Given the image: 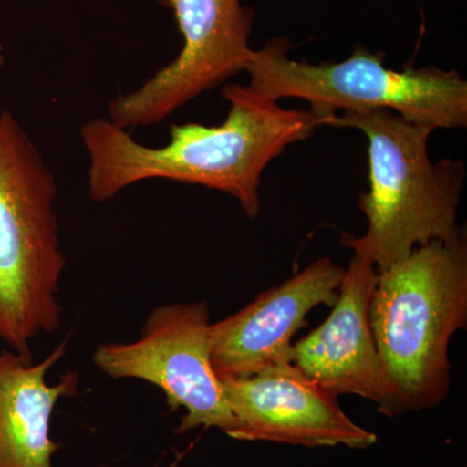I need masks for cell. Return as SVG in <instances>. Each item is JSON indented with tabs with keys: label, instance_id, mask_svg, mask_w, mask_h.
<instances>
[{
	"label": "cell",
	"instance_id": "6da1fadb",
	"mask_svg": "<svg viewBox=\"0 0 467 467\" xmlns=\"http://www.w3.org/2000/svg\"><path fill=\"white\" fill-rule=\"evenodd\" d=\"M230 109L217 126L173 125L165 146L137 142L131 131L109 119L82 125L88 153V193L109 202L135 183L168 180L198 184L233 196L245 216L260 213L261 175L291 144L303 142L324 126L310 110L288 109L248 86L226 85Z\"/></svg>",
	"mask_w": 467,
	"mask_h": 467
},
{
	"label": "cell",
	"instance_id": "7a4b0ae2",
	"mask_svg": "<svg viewBox=\"0 0 467 467\" xmlns=\"http://www.w3.org/2000/svg\"><path fill=\"white\" fill-rule=\"evenodd\" d=\"M371 331L393 417L441 404L451 389L450 344L467 325V245H420L378 272L370 301Z\"/></svg>",
	"mask_w": 467,
	"mask_h": 467
},
{
	"label": "cell",
	"instance_id": "3957f363",
	"mask_svg": "<svg viewBox=\"0 0 467 467\" xmlns=\"http://www.w3.org/2000/svg\"><path fill=\"white\" fill-rule=\"evenodd\" d=\"M364 133L368 140V190L359 196L367 233L343 235V244L364 252L378 272L431 242L462 236L457 225L465 165L431 161L427 142L434 129L414 124L389 109L343 112L333 125Z\"/></svg>",
	"mask_w": 467,
	"mask_h": 467
},
{
	"label": "cell",
	"instance_id": "277c9868",
	"mask_svg": "<svg viewBox=\"0 0 467 467\" xmlns=\"http://www.w3.org/2000/svg\"><path fill=\"white\" fill-rule=\"evenodd\" d=\"M57 182L9 112H0V340L33 359L30 343L60 327L67 266L57 213Z\"/></svg>",
	"mask_w": 467,
	"mask_h": 467
},
{
	"label": "cell",
	"instance_id": "5b68a950",
	"mask_svg": "<svg viewBox=\"0 0 467 467\" xmlns=\"http://www.w3.org/2000/svg\"><path fill=\"white\" fill-rule=\"evenodd\" d=\"M290 50L285 38L270 39L254 50L244 67L250 76L248 88L275 101L306 100L310 112L327 126L339 110L365 109L393 110L434 130L467 125V82L457 70L392 69L384 66L383 52L362 46L337 63L294 60Z\"/></svg>",
	"mask_w": 467,
	"mask_h": 467
},
{
	"label": "cell",
	"instance_id": "8992f818",
	"mask_svg": "<svg viewBox=\"0 0 467 467\" xmlns=\"http://www.w3.org/2000/svg\"><path fill=\"white\" fill-rule=\"evenodd\" d=\"M209 328L207 301L167 304L150 312L140 339L99 344L92 359L106 376L153 384L171 410L183 408L178 434L202 426L230 436L235 418L212 367Z\"/></svg>",
	"mask_w": 467,
	"mask_h": 467
},
{
	"label": "cell",
	"instance_id": "52a82bcc",
	"mask_svg": "<svg viewBox=\"0 0 467 467\" xmlns=\"http://www.w3.org/2000/svg\"><path fill=\"white\" fill-rule=\"evenodd\" d=\"M173 14L182 48L140 88L109 101V121L131 131L158 125L189 101L244 72L254 11L242 0H156Z\"/></svg>",
	"mask_w": 467,
	"mask_h": 467
},
{
	"label": "cell",
	"instance_id": "ba28073f",
	"mask_svg": "<svg viewBox=\"0 0 467 467\" xmlns=\"http://www.w3.org/2000/svg\"><path fill=\"white\" fill-rule=\"evenodd\" d=\"M235 418L230 438L304 447L367 450L377 435L362 429L340 408L337 398L309 379L291 361L276 362L259 373L221 380Z\"/></svg>",
	"mask_w": 467,
	"mask_h": 467
},
{
	"label": "cell",
	"instance_id": "9c48e42d",
	"mask_svg": "<svg viewBox=\"0 0 467 467\" xmlns=\"http://www.w3.org/2000/svg\"><path fill=\"white\" fill-rule=\"evenodd\" d=\"M346 267L328 257L313 261L276 287L261 292L244 308L211 324L209 343L214 373L239 379L291 361L292 339L318 306H334Z\"/></svg>",
	"mask_w": 467,
	"mask_h": 467
},
{
	"label": "cell",
	"instance_id": "30bf717a",
	"mask_svg": "<svg viewBox=\"0 0 467 467\" xmlns=\"http://www.w3.org/2000/svg\"><path fill=\"white\" fill-rule=\"evenodd\" d=\"M378 270L364 252L353 250L333 312L324 324L292 344L291 362L335 398L355 395L386 405L382 368L373 331L371 296Z\"/></svg>",
	"mask_w": 467,
	"mask_h": 467
},
{
	"label": "cell",
	"instance_id": "8fae6325",
	"mask_svg": "<svg viewBox=\"0 0 467 467\" xmlns=\"http://www.w3.org/2000/svg\"><path fill=\"white\" fill-rule=\"evenodd\" d=\"M67 340L39 364L11 349L0 352V467H54L60 444L52 441V411L60 399L78 391L72 371L48 386V371L64 358Z\"/></svg>",
	"mask_w": 467,
	"mask_h": 467
},
{
	"label": "cell",
	"instance_id": "7c38bea8",
	"mask_svg": "<svg viewBox=\"0 0 467 467\" xmlns=\"http://www.w3.org/2000/svg\"><path fill=\"white\" fill-rule=\"evenodd\" d=\"M5 48H3V46L0 45V69H2V67L5 66Z\"/></svg>",
	"mask_w": 467,
	"mask_h": 467
}]
</instances>
